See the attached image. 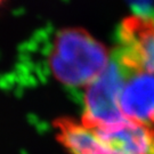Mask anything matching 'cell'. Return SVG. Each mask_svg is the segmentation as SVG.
Returning a JSON list of instances; mask_svg holds the SVG:
<instances>
[{"instance_id":"6da1fadb","label":"cell","mask_w":154,"mask_h":154,"mask_svg":"<svg viewBox=\"0 0 154 154\" xmlns=\"http://www.w3.org/2000/svg\"><path fill=\"white\" fill-rule=\"evenodd\" d=\"M54 136L67 154H154V128L127 120L109 128L71 116L53 122Z\"/></svg>"},{"instance_id":"7a4b0ae2","label":"cell","mask_w":154,"mask_h":154,"mask_svg":"<svg viewBox=\"0 0 154 154\" xmlns=\"http://www.w3.org/2000/svg\"><path fill=\"white\" fill-rule=\"evenodd\" d=\"M111 61L107 47L81 28L60 30L48 53L51 75L70 88H87L106 70Z\"/></svg>"},{"instance_id":"3957f363","label":"cell","mask_w":154,"mask_h":154,"mask_svg":"<svg viewBox=\"0 0 154 154\" xmlns=\"http://www.w3.org/2000/svg\"><path fill=\"white\" fill-rule=\"evenodd\" d=\"M126 79V69L112 60L100 75L87 88L83 96L81 120L89 126L109 128L127 121L120 107V94Z\"/></svg>"},{"instance_id":"277c9868","label":"cell","mask_w":154,"mask_h":154,"mask_svg":"<svg viewBox=\"0 0 154 154\" xmlns=\"http://www.w3.org/2000/svg\"><path fill=\"white\" fill-rule=\"evenodd\" d=\"M116 58L128 70L154 74V17L131 15L119 30Z\"/></svg>"},{"instance_id":"5b68a950","label":"cell","mask_w":154,"mask_h":154,"mask_svg":"<svg viewBox=\"0 0 154 154\" xmlns=\"http://www.w3.org/2000/svg\"><path fill=\"white\" fill-rule=\"evenodd\" d=\"M120 107L128 120L154 128L153 73L126 69V79L120 94Z\"/></svg>"},{"instance_id":"8992f818","label":"cell","mask_w":154,"mask_h":154,"mask_svg":"<svg viewBox=\"0 0 154 154\" xmlns=\"http://www.w3.org/2000/svg\"><path fill=\"white\" fill-rule=\"evenodd\" d=\"M4 2H5V0H0V7L4 5Z\"/></svg>"}]
</instances>
